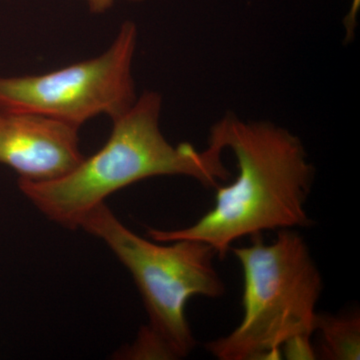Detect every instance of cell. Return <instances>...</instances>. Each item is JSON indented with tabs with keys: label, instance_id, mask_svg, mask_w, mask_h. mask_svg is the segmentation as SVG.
<instances>
[{
	"label": "cell",
	"instance_id": "cell-1",
	"mask_svg": "<svg viewBox=\"0 0 360 360\" xmlns=\"http://www.w3.org/2000/svg\"><path fill=\"white\" fill-rule=\"evenodd\" d=\"M208 142L229 149L236 179L217 187L213 208L184 229H148L153 240L193 239L212 246L224 259L232 245L264 231L309 227L307 210L314 179L302 139L269 122H245L227 115L213 125Z\"/></svg>",
	"mask_w": 360,
	"mask_h": 360
},
{
	"label": "cell",
	"instance_id": "cell-2",
	"mask_svg": "<svg viewBox=\"0 0 360 360\" xmlns=\"http://www.w3.org/2000/svg\"><path fill=\"white\" fill-rule=\"evenodd\" d=\"M161 108L158 92L144 91L112 120L110 139L96 155L56 179H20L21 193L51 221L77 229L111 194L149 177L184 175L206 187L229 180L231 174L221 158L224 150L217 144L208 142L200 151L187 142H168L160 127Z\"/></svg>",
	"mask_w": 360,
	"mask_h": 360
},
{
	"label": "cell",
	"instance_id": "cell-3",
	"mask_svg": "<svg viewBox=\"0 0 360 360\" xmlns=\"http://www.w3.org/2000/svg\"><path fill=\"white\" fill-rule=\"evenodd\" d=\"M101 239L134 278L148 315L127 350L132 359H179L188 356L196 340L187 321L193 296L217 298L225 286L214 266L212 246L193 239L158 243L123 225L105 203L96 206L80 226Z\"/></svg>",
	"mask_w": 360,
	"mask_h": 360
},
{
	"label": "cell",
	"instance_id": "cell-4",
	"mask_svg": "<svg viewBox=\"0 0 360 360\" xmlns=\"http://www.w3.org/2000/svg\"><path fill=\"white\" fill-rule=\"evenodd\" d=\"M229 252L243 269V319L206 350L219 360L281 359L284 343L314 333L323 281L309 245L295 229H281L269 245L257 234Z\"/></svg>",
	"mask_w": 360,
	"mask_h": 360
},
{
	"label": "cell",
	"instance_id": "cell-5",
	"mask_svg": "<svg viewBox=\"0 0 360 360\" xmlns=\"http://www.w3.org/2000/svg\"><path fill=\"white\" fill-rule=\"evenodd\" d=\"M136 25L127 21L97 58L39 75L0 77V110L30 113L79 129L96 116L122 115L136 101L132 63Z\"/></svg>",
	"mask_w": 360,
	"mask_h": 360
},
{
	"label": "cell",
	"instance_id": "cell-6",
	"mask_svg": "<svg viewBox=\"0 0 360 360\" xmlns=\"http://www.w3.org/2000/svg\"><path fill=\"white\" fill-rule=\"evenodd\" d=\"M78 129L44 116L0 110V163L20 179L61 176L84 158Z\"/></svg>",
	"mask_w": 360,
	"mask_h": 360
},
{
	"label": "cell",
	"instance_id": "cell-7",
	"mask_svg": "<svg viewBox=\"0 0 360 360\" xmlns=\"http://www.w3.org/2000/svg\"><path fill=\"white\" fill-rule=\"evenodd\" d=\"M315 331L321 333L323 359H360V316L356 312L342 315L317 314Z\"/></svg>",
	"mask_w": 360,
	"mask_h": 360
},
{
	"label": "cell",
	"instance_id": "cell-8",
	"mask_svg": "<svg viewBox=\"0 0 360 360\" xmlns=\"http://www.w3.org/2000/svg\"><path fill=\"white\" fill-rule=\"evenodd\" d=\"M281 356L286 359L311 360L316 359V352L311 345V336H296L284 343L281 349Z\"/></svg>",
	"mask_w": 360,
	"mask_h": 360
},
{
	"label": "cell",
	"instance_id": "cell-9",
	"mask_svg": "<svg viewBox=\"0 0 360 360\" xmlns=\"http://www.w3.org/2000/svg\"><path fill=\"white\" fill-rule=\"evenodd\" d=\"M360 8V0H352V6L345 18V41L350 42L354 37L357 25V15Z\"/></svg>",
	"mask_w": 360,
	"mask_h": 360
},
{
	"label": "cell",
	"instance_id": "cell-10",
	"mask_svg": "<svg viewBox=\"0 0 360 360\" xmlns=\"http://www.w3.org/2000/svg\"><path fill=\"white\" fill-rule=\"evenodd\" d=\"M90 11L94 13H101L112 6L115 0H87ZM130 1H141V0H130Z\"/></svg>",
	"mask_w": 360,
	"mask_h": 360
}]
</instances>
